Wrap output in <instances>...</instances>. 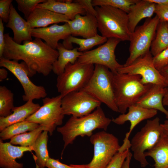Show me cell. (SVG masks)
I'll list each match as a JSON object with an SVG mask.
<instances>
[{
    "label": "cell",
    "mask_w": 168,
    "mask_h": 168,
    "mask_svg": "<svg viewBox=\"0 0 168 168\" xmlns=\"http://www.w3.org/2000/svg\"><path fill=\"white\" fill-rule=\"evenodd\" d=\"M93 64H84L76 61L68 63L64 72L58 76L56 87L63 97L68 93L82 89L91 77L94 69Z\"/></svg>",
    "instance_id": "7"
},
{
    "label": "cell",
    "mask_w": 168,
    "mask_h": 168,
    "mask_svg": "<svg viewBox=\"0 0 168 168\" xmlns=\"http://www.w3.org/2000/svg\"><path fill=\"white\" fill-rule=\"evenodd\" d=\"M132 156L133 154L129 150L125 160L122 165L121 168H130V164Z\"/></svg>",
    "instance_id": "42"
},
{
    "label": "cell",
    "mask_w": 168,
    "mask_h": 168,
    "mask_svg": "<svg viewBox=\"0 0 168 168\" xmlns=\"http://www.w3.org/2000/svg\"><path fill=\"white\" fill-rule=\"evenodd\" d=\"M56 49L58 52V56L53 64L52 71L57 76L64 72L68 63L74 64L77 61L82 54L78 50L77 47L69 49L61 43H58Z\"/></svg>",
    "instance_id": "25"
},
{
    "label": "cell",
    "mask_w": 168,
    "mask_h": 168,
    "mask_svg": "<svg viewBox=\"0 0 168 168\" xmlns=\"http://www.w3.org/2000/svg\"><path fill=\"white\" fill-rule=\"evenodd\" d=\"M159 72L168 84V64L163 68Z\"/></svg>",
    "instance_id": "43"
},
{
    "label": "cell",
    "mask_w": 168,
    "mask_h": 168,
    "mask_svg": "<svg viewBox=\"0 0 168 168\" xmlns=\"http://www.w3.org/2000/svg\"><path fill=\"white\" fill-rule=\"evenodd\" d=\"M129 150V149L125 150L119 149L106 168H121Z\"/></svg>",
    "instance_id": "35"
},
{
    "label": "cell",
    "mask_w": 168,
    "mask_h": 168,
    "mask_svg": "<svg viewBox=\"0 0 168 168\" xmlns=\"http://www.w3.org/2000/svg\"><path fill=\"white\" fill-rule=\"evenodd\" d=\"M106 105L113 111L119 112L115 101L111 79V71L99 64L95 66L89 80L82 89Z\"/></svg>",
    "instance_id": "5"
},
{
    "label": "cell",
    "mask_w": 168,
    "mask_h": 168,
    "mask_svg": "<svg viewBox=\"0 0 168 168\" xmlns=\"http://www.w3.org/2000/svg\"><path fill=\"white\" fill-rule=\"evenodd\" d=\"M166 87L157 85L152 84L136 105L148 109L159 110L164 114L166 118L168 119V111L164 108L163 104Z\"/></svg>",
    "instance_id": "22"
},
{
    "label": "cell",
    "mask_w": 168,
    "mask_h": 168,
    "mask_svg": "<svg viewBox=\"0 0 168 168\" xmlns=\"http://www.w3.org/2000/svg\"><path fill=\"white\" fill-rule=\"evenodd\" d=\"M121 41L115 38L108 39L106 42L96 49L83 52L77 61L84 64L101 65L112 72H117L124 66L117 61L115 54V49Z\"/></svg>",
    "instance_id": "12"
},
{
    "label": "cell",
    "mask_w": 168,
    "mask_h": 168,
    "mask_svg": "<svg viewBox=\"0 0 168 168\" xmlns=\"http://www.w3.org/2000/svg\"><path fill=\"white\" fill-rule=\"evenodd\" d=\"M8 75V72L5 68L0 69V81L2 82L6 79Z\"/></svg>",
    "instance_id": "44"
},
{
    "label": "cell",
    "mask_w": 168,
    "mask_h": 168,
    "mask_svg": "<svg viewBox=\"0 0 168 168\" xmlns=\"http://www.w3.org/2000/svg\"><path fill=\"white\" fill-rule=\"evenodd\" d=\"M5 46L2 57L11 60H22L27 65L29 77L37 73L46 76L52 71L53 65L58 53L49 46L42 40L25 41L22 44L15 42L9 33L4 34Z\"/></svg>",
    "instance_id": "1"
},
{
    "label": "cell",
    "mask_w": 168,
    "mask_h": 168,
    "mask_svg": "<svg viewBox=\"0 0 168 168\" xmlns=\"http://www.w3.org/2000/svg\"><path fill=\"white\" fill-rule=\"evenodd\" d=\"M73 2H66L64 0H46L45 2L38 4L36 8L49 10L65 15L70 20H72L77 14H86V12L82 5Z\"/></svg>",
    "instance_id": "23"
},
{
    "label": "cell",
    "mask_w": 168,
    "mask_h": 168,
    "mask_svg": "<svg viewBox=\"0 0 168 168\" xmlns=\"http://www.w3.org/2000/svg\"><path fill=\"white\" fill-rule=\"evenodd\" d=\"M13 33V40L20 44L22 42L32 40L30 28L27 21L18 14L12 4L8 21L6 25Z\"/></svg>",
    "instance_id": "20"
},
{
    "label": "cell",
    "mask_w": 168,
    "mask_h": 168,
    "mask_svg": "<svg viewBox=\"0 0 168 168\" xmlns=\"http://www.w3.org/2000/svg\"><path fill=\"white\" fill-rule=\"evenodd\" d=\"M155 13L160 21L168 22V5L156 4Z\"/></svg>",
    "instance_id": "38"
},
{
    "label": "cell",
    "mask_w": 168,
    "mask_h": 168,
    "mask_svg": "<svg viewBox=\"0 0 168 168\" xmlns=\"http://www.w3.org/2000/svg\"><path fill=\"white\" fill-rule=\"evenodd\" d=\"M4 29L3 22L0 18V58L2 57L5 46Z\"/></svg>",
    "instance_id": "41"
},
{
    "label": "cell",
    "mask_w": 168,
    "mask_h": 168,
    "mask_svg": "<svg viewBox=\"0 0 168 168\" xmlns=\"http://www.w3.org/2000/svg\"><path fill=\"white\" fill-rule=\"evenodd\" d=\"M101 103L82 89L70 92L62 97L61 107L64 115L80 117L88 115Z\"/></svg>",
    "instance_id": "13"
},
{
    "label": "cell",
    "mask_w": 168,
    "mask_h": 168,
    "mask_svg": "<svg viewBox=\"0 0 168 168\" xmlns=\"http://www.w3.org/2000/svg\"><path fill=\"white\" fill-rule=\"evenodd\" d=\"M38 103L28 101L20 106L14 107L12 113L6 117H0V131L13 124L25 121L40 107Z\"/></svg>",
    "instance_id": "24"
},
{
    "label": "cell",
    "mask_w": 168,
    "mask_h": 168,
    "mask_svg": "<svg viewBox=\"0 0 168 168\" xmlns=\"http://www.w3.org/2000/svg\"><path fill=\"white\" fill-rule=\"evenodd\" d=\"M40 125L36 123L24 121L12 124L0 132V139L5 140L28 131L33 130Z\"/></svg>",
    "instance_id": "30"
},
{
    "label": "cell",
    "mask_w": 168,
    "mask_h": 168,
    "mask_svg": "<svg viewBox=\"0 0 168 168\" xmlns=\"http://www.w3.org/2000/svg\"><path fill=\"white\" fill-rule=\"evenodd\" d=\"M71 35L88 38L95 36L97 34L98 23L95 16L89 14L82 16L77 14L72 20H69Z\"/></svg>",
    "instance_id": "18"
},
{
    "label": "cell",
    "mask_w": 168,
    "mask_h": 168,
    "mask_svg": "<svg viewBox=\"0 0 168 168\" xmlns=\"http://www.w3.org/2000/svg\"><path fill=\"white\" fill-rule=\"evenodd\" d=\"M138 0H92L94 7L107 6L120 9L128 13L131 6Z\"/></svg>",
    "instance_id": "33"
},
{
    "label": "cell",
    "mask_w": 168,
    "mask_h": 168,
    "mask_svg": "<svg viewBox=\"0 0 168 168\" xmlns=\"http://www.w3.org/2000/svg\"><path fill=\"white\" fill-rule=\"evenodd\" d=\"M141 78L138 75L111 71L115 101L121 114H125L130 107L136 105L152 85L143 84Z\"/></svg>",
    "instance_id": "2"
},
{
    "label": "cell",
    "mask_w": 168,
    "mask_h": 168,
    "mask_svg": "<svg viewBox=\"0 0 168 168\" xmlns=\"http://www.w3.org/2000/svg\"><path fill=\"white\" fill-rule=\"evenodd\" d=\"M157 113V110L144 108L136 105L130 107L126 114H121L115 118H113L112 121L118 125H122L127 121L130 122L129 130L125 134L122 145L130 146L129 137L135 126L142 121L154 117Z\"/></svg>",
    "instance_id": "15"
},
{
    "label": "cell",
    "mask_w": 168,
    "mask_h": 168,
    "mask_svg": "<svg viewBox=\"0 0 168 168\" xmlns=\"http://www.w3.org/2000/svg\"><path fill=\"white\" fill-rule=\"evenodd\" d=\"M160 121L158 117L148 120L130 142V148L133 152V158L140 163L142 167H145L149 164L144 152L156 144L163 133Z\"/></svg>",
    "instance_id": "6"
},
{
    "label": "cell",
    "mask_w": 168,
    "mask_h": 168,
    "mask_svg": "<svg viewBox=\"0 0 168 168\" xmlns=\"http://www.w3.org/2000/svg\"><path fill=\"white\" fill-rule=\"evenodd\" d=\"M168 48V25L167 22L160 21L156 35L151 46L150 52L154 57Z\"/></svg>",
    "instance_id": "29"
},
{
    "label": "cell",
    "mask_w": 168,
    "mask_h": 168,
    "mask_svg": "<svg viewBox=\"0 0 168 168\" xmlns=\"http://www.w3.org/2000/svg\"><path fill=\"white\" fill-rule=\"evenodd\" d=\"M0 66L7 69L17 78L21 84L24 91L23 100L25 101L44 98L47 93L44 87L37 86L30 80L28 68L23 61H18L0 58Z\"/></svg>",
    "instance_id": "11"
},
{
    "label": "cell",
    "mask_w": 168,
    "mask_h": 168,
    "mask_svg": "<svg viewBox=\"0 0 168 168\" xmlns=\"http://www.w3.org/2000/svg\"><path fill=\"white\" fill-rule=\"evenodd\" d=\"M98 29L101 36L129 41L131 33L128 26V14L119 9L107 6H96Z\"/></svg>",
    "instance_id": "4"
},
{
    "label": "cell",
    "mask_w": 168,
    "mask_h": 168,
    "mask_svg": "<svg viewBox=\"0 0 168 168\" xmlns=\"http://www.w3.org/2000/svg\"><path fill=\"white\" fill-rule=\"evenodd\" d=\"M149 1L156 4L168 5V0H149Z\"/></svg>",
    "instance_id": "46"
},
{
    "label": "cell",
    "mask_w": 168,
    "mask_h": 168,
    "mask_svg": "<svg viewBox=\"0 0 168 168\" xmlns=\"http://www.w3.org/2000/svg\"><path fill=\"white\" fill-rule=\"evenodd\" d=\"M12 0H0V17L3 22L7 23L9 17Z\"/></svg>",
    "instance_id": "37"
},
{
    "label": "cell",
    "mask_w": 168,
    "mask_h": 168,
    "mask_svg": "<svg viewBox=\"0 0 168 168\" xmlns=\"http://www.w3.org/2000/svg\"><path fill=\"white\" fill-rule=\"evenodd\" d=\"M44 130V127L40 125L33 130L13 137L10 139V142L13 145H18L22 147L34 146L37 138Z\"/></svg>",
    "instance_id": "31"
},
{
    "label": "cell",
    "mask_w": 168,
    "mask_h": 168,
    "mask_svg": "<svg viewBox=\"0 0 168 168\" xmlns=\"http://www.w3.org/2000/svg\"><path fill=\"white\" fill-rule=\"evenodd\" d=\"M70 20L66 16L49 10L36 8L26 21L31 29L47 27L52 24L66 23Z\"/></svg>",
    "instance_id": "19"
},
{
    "label": "cell",
    "mask_w": 168,
    "mask_h": 168,
    "mask_svg": "<svg viewBox=\"0 0 168 168\" xmlns=\"http://www.w3.org/2000/svg\"><path fill=\"white\" fill-rule=\"evenodd\" d=\"M112 119L106 116L100 106L85 116L80 117L72 116L63 126L57 128L64 142L62 154L67 146L72 144L77 137H91L93 134V131L96 129L106 131Z\"/></svg>",
    "instance_id": "3"
},
{
    "label": "cell",
    "mask_w": 168,
    "mask_h": 168,
    "mask_svg": "<svg viewBox=\"0 0 168 168\" xmlns=\"http://www.w3.org/2000/svg\"><path fill=\"white\" fill-rule=\"evenodd\" d=\"M46 0H16L18 9L24 15L25 18L29 17L38 4L45 2Z\"/></svg>",
    "instance_id": "34"
},
{
    "label": "cell",
    "mask_w": 168,
    "mask_h": 168,
    "mask_svg": "<svg viewBox=\"0 0 168 168\" xmlns=\"http://www.w3.org/2000/svg\"><path fill=\"white\" fill-rule=\"evenodd\" d=\"M34 146L24 147L13 145L10 142H3L0 139V167L2 168H23L22 163L16 162L24 152L34 151Z\"/></svg>",
    "instance_id": "17"
},
{
    "label": "cell",
    "mask_w": 168,
    "mask_h": 168,
    "mask_svg": "<svg viewBox=\"0 0 168 168\" xmlns=\"http://www.w3.org/2000/svg\"><path fill=\"white\" fill-rule=\"evenodd\" d=\"M73 168H87L85 165L70 164Z\"/></svg>",
    "instance_id": "48"
},
{
    "label": "cell",
    "mask_w": 168,
    "mask_h": 168,
    "mask_svg": "<svg viewBox=\"0 0 168 168\" xmlns=\"http://www.w3.org/2000/svg\"><path fill=\"white\" fill-rule=\"evenodd\" d=\"M62 97L59 95L43 99V105L25 121L37 123L43 126L44 131L52 135L57 127L63 123L64 115L61 107Z\"/></svg>",
    "instance_id": "10"
},
{
    "label": "cell",
    "mask_w": 168,
    "mask_h": 168,
    "mask_svg": "<svg viewBox=\"0 0 168 168\" xmlns=\"http://www.w3.org/2000/svg\"><path fill=\"white\" fill-rule=\"evenodd\" d=\"M73 1L82 5L86 12V14H91L96 16V12L92 5V0H76Z\"/></svg>",
    "instance_id": "39"
},
{
    "label": "cell",
    "mask_w": 168,
    "mask_h": 168,
    "mask_svg": "<svg viewBox=\"0 0 168 168\" xmlns=\"http://www.w3.org/2000/svg\"><path fill=\"white\" fill-rule=\"evenodd\" d=\"M31 33L32 37L44 40L47 45L54 49H56L59 40H64L71 35L67 22L61 25L55 24L48 27L32 28Z\"/></svg>",
    "instance_id": "16"
},
{
    "label": "cell",
    "mask_w": 168,
    "mask_h": 168,
    "mask_svg": "<svg viewBox=\"0 0 168 168\" xmlns=\"http://www.w3.org/2000/svg\"><path fill=\"white\" fill-rule=\"evenodd\" d=\"M163 133L168 136V119L165 120L163 123L161 124Z\"/></svg>",
    "instance_id": "45"
},
{
    "label": "cell",
    "mask_w": 168,
    "mask_h": 168,
    "mask_svg": "<svg viewBox=\"0 0 168 168\" xmlns=\"http://www.w3.org/2000/svg\"><path fill=\"white\" fill-rule=\"evenodd\" d=\"M163 105L168 106V86L166 87V91L163 99Z\"/></svg>",
    "instance_id": "47"
},
{
    "label": "cell",
    "mask_w": 168,
    "mask_h": 168,
    "mask_svg": "<svg viewBox=\"0 0 168 168\" xmlns=\"http://www.w3.org/2000/svg\"><path fill=\"white\" fill-rule=\"evenodd\" d=\"M90 141L94 146V155L91 162L85 165L86 168H106L120 147L118 139L102 131L93 134Z\"/></svg>",
    "instance_id": "9"
},
{
    "label": "cell",
    "mask_w": 168,
    "mask_h": 168,
    "mask_svg": "<svg viewBox=\"0 0 168 168\" xmlns=\"http://www.w3.org/2000/svg\"><path fill=\"white\" fill-rule=\"evenodd\" d=\"M144 155L153 159L154 168H168V136L163 133L156 144Z\"/></svg>",
    "instance_id": "26"
},
{
    "label": "cell",
    "mask_w": 168,
    "mask_h": 168,
    "mask_svg": "<svg viewBox=\"0 0 168 168\" xmlns=\"http://www.w3.org/2000/svg\"><path fill=\"white\" fill-rule=\"evenodd\" d=\"M46 167L48 168H73L70 165H67L60 162L58 159H55L50 157L46 162Z\"/></svg>",
    "instance_id": "40"
},
{
    "label": "cell",
    "mask_w": 168,
    "mask_h": 168,
    "mask_svg": "<svg viewBox=\"0 0 168 168\" xmlns=\"http://www.w3.org/2000/svg\"><path fill=\"white\" fill-rule=\"evenodd\" d=\"M167 24H168V22H167Z\"/></svg>",
    "instance_id": "49"
},
{
    "label": "cell",
    "mask_w": 168,
    "mask_h": 168,
    "mask_svg": "<svg viewBox=\"0 0 168 168\" xmlns=\"http://www.w3.org/2000/svg\"><path fill=\"white\" fill-rule=\"evenodd\" d=\"M48 132L44 131L39 136L34 145L35 155L33 158L36 168H44L49 158L47 149L48 140Z\"/></svg>",
    "instance_id": "28"
},
{
    "label": "cell",
    "mask_w": 168,
    "mask_h": 168,
    "mask_svg": "<svg viewBox=\"0 0 168 168\" xmlns=\"http://www.w3.org/2000/svg\"><path fill=\"white\" fill-rule=\"evenodd\" d=\"M156 6V4L149 0H138L131 6L127 14L128 28L131 33L142 20L151 18L155 13Z\"/></svg>",
    "instance_id": "21"
},
{
    "label": "cell",
    "mask_w": 168,
    "mask_h": 168,
    "mask_svg": "<svg viewBox=\"0 0 168 168\" xmlns=\"http://www.w3.org/2000/svg\"><path fill=\"white\" fill-rule=\"evenodd\" d=\"M14 106V94L4 86H0V117H6L12 113Z\"/></svg>",
    "instance_id": "32"
},
{
    "label": "cell",
    "mask_w": 168,
    "mask_h": 168,
    "mask_svg": "<svg viewBox=\"0 0 168 168\" xmlns=\"http://www.w3.org/2000/svg\"><path fill=\"white\" fill-rule=\"evenodd\" d=\"M150 51L139 57L132 64L118 69L119 73L140 76L144 84H156L166 87L168 86L164 78L154 67Z\"/></svg>",
    "instance_id": "14"
},
{
    "label": "cell",
    "mask_w": 168,
    "mask_h": 168,
    "mask_svg": "<svg viewBox=\"0 0 168 168\" xmlns=\"http://www.w3.org/2000/svg\"><path fill=\"white\" fill-rule=\"evenodd\" d=\"M108 39L97 34L95 36L88 38H79L71 35L64 40L62 44L67 49H72V44L79 46L78 50L84 52L90 50L95 46L103 44Z\"/></svg>",
    "instance_id": "27"
},
{
    "label": "cell",
    "mask_w": 168,
    "mask_h": 168,
    "mask_svg": "<svg viewBox=\"0 0 168 168\" xmlns=\"http://www.w3.org/2000/svg\"><path fill=\"white\" fill-rule=\"evenodd\" d=\"M159 22V19L156 15L153 18L146 19L142 25L136 27L131 33L129 41L130 54L123 65L124 67L129 65L150 51L149 49Z\"/></svg>",
    "instance_id": "8"
},
{
    "label": "cell",
    "mask_w": 168,
    "mask_h": 168,
    "mask_svg": "<svg viewBox=\"0 0 168 168\" xmlns=\"http://www.w3.org/2000/svg\"><path fill=\"white\" fill-rule=\"evenodd\" d=\"M153 65L159 72L168 64V48L153 57Z\"/></svg>",
    "instance_id": "36"
}]
</instances>
